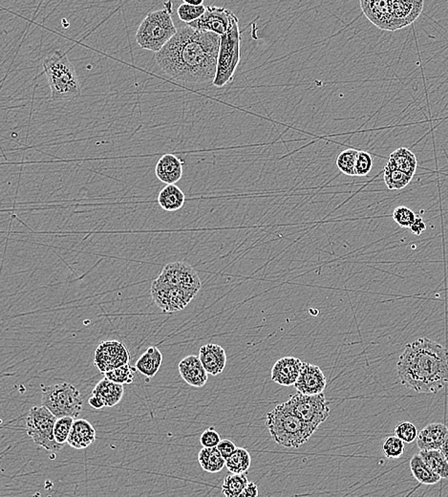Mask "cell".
<instances>
[{
	"label": "cell",
	"instance_id": "6da1fadb",
	"mask_svg": "<svg viewBox=\"0 0 448 497\" xmlns=\"http://www.w3.org/2000/svg\"><path fill=\"white\" fill-rule=\"evenodd\" d=\"M220 40L218 35L183 26L155 54V61L161 71L179 85L209 87L216 80Z\"/></svg>",
	"mask_w": 448,
	"mask_h": 497
},
{
	"label": "cell",
	"instance_id": "7a4b0ae2",
	"mask_svg": "<svg viewBox=\"0 0 448 497\" xmlns=\"http://www.w3.org/2000/svg\"><path fill=\"white\" fill-rule=\"evenodd\" d=\"M397 370L402 385L418 393H438L448 383V350L428 338L405 346Z\"/></svg>",
	"mask_w": 448,
	"mask_h": 497
},
{
	"label": "cell",
	"instance_id": "3957f363",
	"mask_svg": "<svg viewBox=\"0 0 448 497\" xmlns=\"http://www.w3.org/2000/svg\"><path fill=\"white\" fill-rule=\"evenodd\" d=\"M266 427L276 444L288 448L301 447L316 431L297 417L286 403L267 413Z\"/></svg>",
	"mask_w": 448,
	"mask_h": 497
},
{
	"label": "cell",
	"instance_id": "277c9868",
	"mask_svg": "<svg viewBox=\"0 0 448 497\" xmlns=\"http://www.w3.org/2000/svg\"><path fill=\"white\" fill-rule=\"evenodd\" d=\"M42 64L54 99H72L80 96L79 77L66 53L54 51Z\"/></svg>",
	"mask_w": 448,
	"mask_h": 497
},
{
	"label": "cell",
	"instance_id": "5b68a950",
	"mask_svg": "<svg viewBox=\"0 0 448 497\" xmlns=\"http://www.w3.org/2000/svg\"><path fill=\"white\" fill-rule=\"evenodd\" d=\"M165 6L150 12L139 24L135 39L143 49L158 53L178 32L173 20V4L168 2Z\"/></svg>",
	"mask_w": 448,
	"mask_h": 497
},
{
	"label": "cell",
	"instance_id": "8992f818",
	"mask_svg": "<svg viewBox=\"0 0 448 497\" xmlns=\"http://www.w3.org/2000/svg\"><path fill=\"white\" fill-rule=\"evenodd\" d=\"M241 58V34L239 20L237 17L233 20L227 34L221 37L218 60H217L216 76L213 85L224 87L232 82Z\"/></svg>",
	"mask_w": 448,
	"mask_h": 497
},
{
	"label": "cell",
	"instance_id": "52a82bcc",
	"mask_svg": "<svg viewBox=\"0 0 448 497\" xmlns=\"http://www.w3.org/2000/svg\"><path fill=\"white\" fill-rule=\"evenodd\" d=\"M42 405L57 418L77 419L82 410V395L69 383H60L52 386H42Z\"/></svg>",
	"mask_w": 448,
	"mask_h": 497
},
{
	"label": "cell",
	"instance_id": "ba28073f",
	"mask_svg": "<svg viewBox=\"0 0 448 497\" xmlns=\"http://www.w3.org/2000/svg\"><path fill=\"white\" fill-rule=\"evenodd\" d=\"M57 419L44 405H37L31 408L27 417V434L35 444L55 453L61 450V446L54 437V428Z\"/></svg>",
	"mask_w": 448,
	"mask_h": 497
},
{
	"label": "cell",
	"instance_id": "9c48e42d",
	"mask_svg": "<svg viewBox=\"0 0 448 497\" xmlns=\"http://www.w3.org/2000/svg\"><path fill=\"white\" fill-rule=\"evenodd\" d=\"M286 405L313 431H316L330 415L329 403L323 393L313 396L297 393L290 397Z\"/></svg>",
	"mask_w": 448,
	"mask_h": 497
},
{
	"label": "cell",
	"instance_id": "30bf717a",
	"mask_svg": "<svg viewBox=\"0 0 448 497\" xmlns=\"http://www.w3.org/2000/svg\"><path fill=\"white\" fill-rule=\"evenodd\" d=\"M159 278L170 287H179L193 298L202 288V282L197 272L185 262H173L166 265Z\"/></svg>",
	"mask_w": 448,
	"mask_h": 497
},
{
	"label": "cell",
	"instance_id": "8fae6325",
	"mask_svg": "<svg viewBox=\"0 0 448 497\" xmlns=\"http://www.w3.org/2000/svg\"><path fill=\"white\" fill-rule=\"evenodd\" d=\"M130 351L119 340H106L100 343L94 354V364L104 374L123 365L130 364Z\"/></svg>",
	"mask_w": 448,
	"mask_h": 497
},
{
	"label": "cell",
	"instance_id": "7c38bea8",
	"mask_svg": "<svg viewBox=\"0 0 448 497\" xmlns=\"http://www.w3.org/2000/svg\"><path fill=\"white\" fill-rule=\"evenodd\" d=\"M235 18V13L225 8L209 6L199 20L187 25L197 30L209 32L222 37L230 30Z\"/></svg>",
	"mask_w": 448,
	"mask_h": 497
},
{
	"label": "cell",
	"instance_id": "4fadbf2b",
	"mask_svg": "<svg viewBox=\"0 0 448 497\" xmlns=\"http://www.w3.org/2000/svg\"><path fill=\"white\" fill-rule=\"evenodd\" d=\"M327 385L324 373L318 365L303 362L301 372L294 384L297 393L303 395H318L323 393Z\"/></svg>",
	"mask_w": 448,
	"mask_h": 497
},
{
	"label": "cell",
	"instance_id": "5bb4252c",
	"mask_svg": "<svg viewBox=\"0 0 448 497\" xmlns=\"http://www.w3.org/2000/svg\"><path fill=\"white\" fill-rule=\"evenodd\" d=\"M361 7L366 17L378 28L394 31L391 2L389 0H362Z\"/></svg>",
	"mask_w": 448,
	"mask_h": 497
},
{
	"label": "cell",
	"instance_id": "9a60e30c",
	"mask_svg": "<svg viewBox=\"0 0 448 497\" xmlns=\"http://www.w3.org/2000/svg\"><path fill=\"white\" fill-rule=\"evenodd\" d=\"M391 10L393 16L394 31L399 30L414 23L423 12V1H398L392 0Z\"/></svg>",
	"mask_w": 448,
	"mask_h": 497
},
{
	"label": "cell",
	"instance_id": "2e32d148",
	"mask_svg": "<svg viewBox=\"0 0 448 497\" xmlns=\"http://www.w3.org/2000/svg\"><path fill=\"white\" fill-rule=\"evenodd\" d=\"M303 362L294 357L278 360L272 369V380L284 386H294L301 372Z\"/></svg>",
	"mask_w": 448,
	"mask_h": 497
},
{
	"label": "cell",
	"instance_id": "e0dca14e",
	"mask_svg": "<svg viewBox=\"0 0 448 497\" xmlns=\"http://www.w3.org/2000/svg\"><path fill=\"white\" fill-rule=\"evenodd\" d=\"M179 372L187 385L193 388H202L209 380L208 372L203 367L199 357L190 355L180 362Z\"/></svg>",
	"mask_w": 448,
	"mask_h": 497
},
{
	"label": "cell",
	"instance_id": "ac0fdd59",
	"mask_svg": "<svg viewBox=\"0 0 448 497\" xmlns=\"http://www.w3.org/2000/svg\"><path fill=\"white\" fill-rule=\"evenodd\" d=\"M184 162L174 154H165L155 166V174L161 182L175 185L183 177Z\"/></svg>",
	"mask_w": 448,
	"mask_h": 497
},
{
	"label": "cell",
	"instance_id": "d6986e66",
	"mask_svg": "<svg viewBox=\"0 0 448 497\" xmlns=\"http://www.w3.org/2000/svg\"><path fill=\"white\" fill-rule=\"evenodd\" d=\"M199 359L209 375L221 374L226 367V351L218 345L209 343V345L202 346L199 350Z\"/></svg>",
	"mask_w": 448,
	"mask_h": 497
},
{
	"label": "cell",
	"instance_id": "ffe728a7",
	"mask_svg": "<svg viewBox=\"0 0 448 497\" xmlns=\"http://www.w3.org/2000/svg\"><path fill=\"white\" fill-rule=\"evenodd\" d=\"M448 437V428L444 424H429L418 431V448L421 450H440Z\"/></svg>",
	"mask_w": 448,
	"mask_h": 497
},
{
	"label": "cell",
	"instance_id": "44dd1931",
	"mask_svg": "<svg viewBox=\"0 0 448 497\" xmlns=\"http://www.w3.org/2000/svg\"><path fill=\"white\" fill-rule=\"evenodd\" d=\"M96 438L95 429L89 422L85 419H75L67 444L76 450H85L95 443Z\"/></svg>",
	"mask_w": 448,
	"mask_h": 497
},
{
	"label": "cell",
	"instance_id": "7402d4cb",
	"mask_svg": "<svg viewBox=\"0 0 448 497\" xmlns=\"http://www.w3.org/2000/svg\"><path fill=\"white\" fill-rule=\"evenodd\" d=\"M92 394L101 398L106 407H112L122 401L125 389H123V386L104 378L97 384Z\"/></svg>",
	"mask_w": 448,
	"mask_h": 497
},
{
	"label": "cell",
	"instance_id": "603a6c76",
	"mask_svg": "<svg viewBox=\"0 0 448 497\" xmlns=\"http://www.w3.org/2000/svg\"><path fill=\"white\" fill-rule=\"evenodd\" d=\"M162 365V352L155 346H151L139 357L136 362L135 368L146 377L153 378L160 372Z\"/></svg>",
	"mask_w": 448,
	"mask_h": 497
},
{
	"label": "cell",
	"instance_id": "cb8c5ba5",
	"mask_svg": "<svg viewBox=\"0 0 448 497\" xmlns=\"http://www.w3.org/2000/svg\"><path fill=\"white\" fill-rule=\"evenodd\" d=\"M157 201L166 211H177L186 203V195L176 185H166L158 195Z\"/></svg>",
	"mask_w": 448,
	"mask_h": 497
},
{
	"label": "cell",
	"instance_id": "d4e9b609",
	"mask_svg": "<svg viewBox=\"0 0 448 497\" xmlns=\"http://www.w3.org/2000/svg\"><path fill=\"white\" fill-rule=\"evenodd\" d=\"M387 164L392 168L399 169L411 177L414 176L418 166L417 158L414 153L405 147H399L392 152Z\"/></svg>",
	"mask_w": 448,
	"mask_h": 497
},
{
	"label": "cell",
	"instance_id": "484cf974",
	"mask_svg": "<svg viewBox=\"0 0 448 497\" xmlns=\"http://www.w3.org/2000/svg\"><path fill=\"white\" fill-rule=\"evenodd\" d=\"M198 462L204 471L217 474L226 467V459L217 448H203L198 454Z\"/></svg>",
	"mask_w": 448,
	"mask_h": 497
},
{
	"label": "cell",
	"instance_id": "4316f807",
	"mask_svg": "<svg viewBox=\"0 0 448 497\" xmlns=\"http://www.w3.org/2000/svg\"><path fill=\"white\" fill-rule=\"evenodd\" d=\"M410 470H411L413 477L421 484L435 485L438 484L442 479L439 475L431 471L430 467L425 464L420 453L415 454L410 460Z\"/></svg>",
	"mask_w": 448,
	"mask_h": 497
},
{
	"label": "cell",
	"instance_id": "83f0119b",
	"mask_svg": "<svg viewBox=\"0 0 448 497\" xmlns=\"http://www.w3.org/2000/svg\"><path fill=\"white\" fill-rule=\"evenodd\" d=\"M251 456L246 448H237L235 453L226 460V467L230 474H243L249 471Z\"/></svg>",
	"mask_w": 448,
	"mask_h": 497
},
{
	"label": "cell",
	"instance_id": "f1b7e54d",
	"mask_svg": "<svg viewBox=\"0 0 448 497\" xmlns=\"http://www.w3.org/2000/svg\"><path fill=\"white\" fill-rule=\"evenodd\" d=\"M425 464L430 467L431 471L439 475L442 479L448 478V463L440 450H421Z\"/></svg>",
	"mask_w": 448,
	"mask_h": 497
},
{
	"label": "cell",
	"instance_id": "f546056e",
	"mask_svg": "<svg viewBox=\"0 0 448 497\" xmlns=\"http://www.w3.org/2000/svg\"><path fill=\"white\" fill-rule=\"evenodd\" d=\"M412 178L413 177L409 176V174L392 168L388 164H386L385 168H383V179H385L386 187L390 190L404 189L411 182Z\"/></svg>",
	"mask_w": 448,
	"mask_h": 497
},
{
	"label": "cell",
	"instance_id": "4dcf8cb0",
	"mask_svg": "<svg viewBox=\"0 0 448 497\" xmlns=\"http://www.w3.org/2000/svg\"><path fill=\"white\" fill-rule=\"evenodd\" d=\"M171 287L168 283L161 281L159 278L155 279L151 284V297L158 307L163 312L168 313L170 305Z\"/></svg>",
	"mask_w": 448,
	"mask_h": 497
},
{
	"label": "cell",
	"instance_id": "1f68e13d",
	"mask_svg": "<svg viewBox=\"0 0 448 497\" xmlns=\"http://www.w3.org/2000/svg\"><path fill=\"white\" fill-rule=\"evenodd\" d=\"M249 484L246 474L228 475L222 485V493L225 497H239L244 489Z\"/></svg>",
	"mask_w": 448,
	"mask_h": 497
},
{
	"label": "cell",
	"instance_id": "d6a6232c",
	"mask_svg": "<svg viewBox=\"0 0 448 497\" xmlns=\"http://www.w3.org/2000/svg\"><path fill=\"white\" fill-rule=\"evenodd\" d=\"M358 150L349 149L344 150L337 158V168L348 176H356V165L359 157Z\"/></svg>",
	"mask_w": 448,
	"mask_h": 497
},
{
	"label": "cell",
	"instance_id": "836d02e7",
	"mask_svg": "<svg viewBox=\"0 0 448 497\" xmlns=\"http://www.w3.org/2000/svg\"><path fill=\"white\" fill-rule=\"evenodd\" d=\"M136 369V368H135ZM135 369L130 364L123 365L111 370V372L106 373L107 380L113 381V383L119 384V385H130L134 381V373Z\"/></svg>",
	"mask_w": 448,
	"mask_h": 497
},
{
	"label": "cell",
	"instance_id": "e575fe53",
	"mask_svg": "<svg viewBox=\"0 0 448 497\" xmlns=\"http://www.w3.org/2000/svg\"><path fill=\"white\" fill-rule=\"evenodd\" d=\"M75 419L72 417L58 418L54 428V437L61 448L68 442L70 432L73 428Z\"/></svg>",
	"mask_w": 448,
	"mask_h": 497
},
{
	"label": "cell",
	"instance_id": "d590c367",
	"mask_svg": "<svg viewBox=\"0 0 448 497\" xmlns=\"http://www.w3.org/2000/svg\"><path fill=\"white\" fill-rule=\"evenodd\" d=\"M193 300L189 294L179 287H171L170 305H168V313L173 314L175 312L183 310Z\"/></svg>",
	"mask_w": 448,
	"mask_h": 497
},
{
	"label": "cell",
	"instance_id": "8d00e7d4",
	"mask_svg": "<svg viewBox=\"0 0 448 497\" xmlns=\"http://www.w3.org/2000/svg\"><path fill=\"white\" fill-rule=\"evenodd\" d=\"M206 7L204 5L201 6H193L187 4L186 0L183 1V4L180 5L178 8V17L180 20L183 21V23L190 24L194 23L195 20H199L201 17L205 13Z\"/></svg>",
	"mask_w": 448,
	"mask_h": 497
},
{
	"label": "cell",
	"instance_id": "74e56055",
	"mask_svg": "<svg viewBox=\"0 0 448 497\" xmlns=\"http://www.w3.org/2000/svg\"><path fill=\"white\" fill-rule=\"evenodd\" d=\"M405 443L397 436L386 438L382 444V453L388 459H399L404 455Z\"/></svg>",
	"mask_w": 448,
	"mask_h": 497
},
{
	"label": "cell",
	"instance_id": "f35d334b",
	"mask_svg": "<svg viewBox=\"0 0 448 497\" xmlns=\"http://www.w3.org/2000/svg\"><path fill=\"white\" fill-rule=\"evenodd\" d=\"M395 436L399 438L402 441L410 444L417 440L418 431L417 427L410 422H402L395 428Z\"/></svg>",
	"mask_w": 448,
	"mask_h": 497
},
{
	"label": "cell",
	"instance_id": "ab89813d",
	"mask_svg": "<svg viewBox=\"0 0 448 497\" xmlns=\"http://www.w3.org/2000/svg\"><path fill=\"white\" fill-rule=\"evenodd\" d=\"M392 217H393L394 221H395L399 227L409 228V229H410L413 223L415 222L417 216H416L415 212L413 211L412 209L407 208V207L399 206L393 211Z\"/></svg>",
	"mask_w": 448,
	"mask_h": 497
},
{
	"label": "cell",
	"instance_id": "60d3db41",
	"mask_svg": "<svg viewBox=\"0 0 448 497\" xmlns=\"http://www.w3.org/2000/svg\"><path fill=\"white\" fill-rule=\"evenodd\" d=\"M373 168L372 156L366 152H359L356 165V176H366Z\"/></svg>",
	"mask_w": 448,
	"mask_h": 497
},
{
	"label": "cell",
	"instance_id": "b9f144b4",
	"mask_svg": "<svg viewBox=\"0 0 448 497\" xmlns=\"http://www.w3.org/2000/svg\"><path fill=\"white\" fill-rule=\"evenodd\" d=\"M221 441L220 434L214 428L206 429L200 437V443L203 448H217Z\"/></svg>",
	"mask_w": 448,
	"mask_h": 497
},
{
	"label": "cell",
	"instance_id": "7bdbcfd3",
	"mask_svg": "<svg viewBox=\"0 0 448 497\" xmlns=\"http://www.w3.org/2000/svg\"><path fill=\"white\" fill-rule=\"evenodd\" d=\"M217 448H218L220 453L222 454L223 458L226 459V460L237 450L235 443L230 441V440H222L220 444L217 446Z\"/></svg>",
	"mask_w": 448,
	"mask_h": 497
},
{
	"label": "cell",
	"instance_id": "ee69618b",
	"mask_svg": "<svg viewBox=\"0 0 448 497\" xmlns=\"http://www.w3.org/2000/svg\"><path fill=\"white\" fill-rule=\"evenodd\" d=\"M426 230V224L423 222L422 217H416L415 222L413 223L411 227H410V231L413 235H421Z\"/></svg>",
	"mask_w": 448,
	"mask_h": 497
},
{
	"label": "cell",
	"instance_id": "f6af8a7d",
	"mask_svg": "<svg viewBox=\"0 0 448 497\" xmlns=\"http://www.w3.org/2000/svg\"><path fill=\"white\" fill-rule=\"evenodd\" d=\"M259 486H257L256 483L249 482V484L240 493L239 497H259Z\"/></svg>",
	"mask_w": 448,
	"mask_h": 497
},
{
	"label": "cell",
	"instance_id": "bcb514c9",
	"mask_svg": "<svg viewBox=\"0 0 448 497\" xmlns=\"http://www.w3.org/2000/svg\"><path fill=\"white\" fill-rule=\"evenodd\" d=\"M88 403H89L90 407L95 408V410H101V408L106 407L103 400L93 394L88 400Z\"/></svg>",
	"mask_w": 448,
	"mask_h": 497
},
{
	"label": "cell",
	"instance_id": "7dc6e473",
	"mask_svg": "<svg viewBox=\"0 0 448 497\" xmlns=\"http://www.w3.org/2000/svg\"><path fill=\"white\" fill-rule=\"evenodd\" d=\"M440 451H441L442 455H444V458H445V460H447L448 463V437L447 438V440H445L444 444H442L441 448H440Z\"/></svg>",
	"mask_w": 448,
	"mask_h": 497
},
{
	"label": "cell",
	"instance_id": "c3c4849f",
	"mask_svg": "<svg viewBox=\"0 0 448 497\" xmlns=\"http://www.w3.org/2000/svg\"><path fill=\"white\" fill-rule=\"evenodd\" d=\"M186 1L187 4L193 5V6H201V5H204L203 0H198V1H187V0H186Z\"/></svg>",
	"mask_w": 448,
	"mask_h": 497
}]
</instances>
